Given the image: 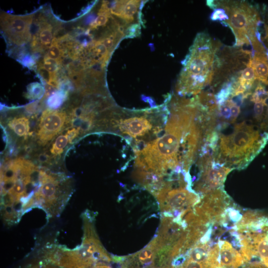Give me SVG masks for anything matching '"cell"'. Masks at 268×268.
I'll use <instances>...</instances> for the list:
<instances>
[{
	"label": "cell",
	"mask_w": 268,
	"mask_h": 268,
	"mask_svg": "<svg viewBox=\"0 0 268 268\" xmlns=\"http://www.w3.org/2000/svg\"><path fill=\"white\" fill-rule=\"evenodd\" d=\"M169 101V115L161 136L134 149L136 169L164 177L189 172L202 139L197 124L198 105L184 98Z\"/></svg>",
	"instance_id": "6da1fadb"
},
{
	"label": "cell",
	"mask_w": 268,
	"mask_h": 268,
	"mask_svg": "<svg viewBox=\"0 0 268 268\" xmlns=\"http://www.w3.org/2000/svg\"><path fill=\"white\" fill-rule=\"evenodd\" d=\"M169 115L167 102L143 110H129L115 105L104 115L99 132L129 138L135 148L158 137L164 130Z\"/></svg>",
	"instance_id": "7a4b0ae2"
},
{
	"label": "cell",
	"mask_w": 268,
	"mask_h": 268,
	"mask_svg": "<svg viewBox=\"0 0 268 268\" xmlns=\"http://www.w3.org/2000/svg\"><path fill=\"white\" fill-rule=\"evenodd\" d=\"M217 47L205 33H198L182 62L176 91L180 96L197 95L212 81Z\"/></svg>",
	"instance_id": "3957f363"
},
{
	"label": "cell",
	"mask_w": 268,
	"mask_h": 268,
	"mask_svg": "<svg viewBox=\"0 0 268 268\" xmlns=\"http://www.w3.org/2000/svg\"><path fill=\"white\" fill-rule=\"evenodd\" d=\"M267 139L253 125L241 122L230 134L219 135L214 158L227 167L244 169L264 147Z\"/></svg>",
	"instance_id": "277c9868"
},
{
	"label": "cell",
	"mask_w": 268,
	"mask_h": 268,
	"mask_svg": "<svg viewBox=\"0 0 268 268\" xmlns=\"http://www.w3.org/2000/svg\"><path fill=\"white\" fill-rule=\"evenodd\" d=\"M206 4L213 9L218 7L225 11L228 19L221 23L228 26L234 34V46H252L259 42V18L253 6L245 0H207Z\"/></svg>",
	"instance_id": "5b68a950"
},
{
	"label": "cell",
	"mask_w": 268,
	"mask_h": 268,
	"mask_svg": "<svg viewBox=\"0 0 268 268\" xmlns=\"http://www.w3.org/2000/svg\"><path fill=\"white\" fill-rule=\"evenodd\" d=\"M111 258L102 246L92 224L84 221V236L81 245L72 251L58 250L55 264L65 268H88Z\"/></svg>",
	"instance_id": "8992f818"
},
{
	"label": "cell",
	"mask_w": 268,
	"mask_h": 268,
	"mask_svg": "<svg viewBox=\"0 0 268 268\" xmlns=\"http://www.w3.org/2000/svg\"><path fill=\"white\" fill-rule=\"evenodd\" d=\"M70 193V180L61 173L40 169V185L32 200L33 205L40 206L52 215L59 214Z\"/></svg>",
	"instance_id": "52a82bcc"
},
{
	"label": "cell",
	"mask_w": 268,
	"mask_h": 268,
	"mask_svg": "<svg viewBox=\"0 0 268 268\" xmlns=\"http://www.w3.org/2000/svg\"><path fill=\"white\" fill-rule=\"evenodd\" d=\"M50 7H41L34 15L31 27L29 53L38 61L51 46L62 21L53 14Z\"/></svg>",
	"instance_id": "ba28073f"
},
{
	"label": "cell",
	"mask_w": 268,
	"mask_h": 268,
	"mask_svg": "<svg viewBox=\"0 0 268 268\" xmlns=\"http://www.w3.org/2000/svg\"><path fill=\"white\" fill-rule=\"evenodd\" d=\"M34 13L16 15L0 13V31L7 44V50L13 58L22 52L31 40V27Z\"/></svg>",
	"instance_id": "9c48e42d"
},
{
	"label": "cell",
	"mask_w": 268,
	"mask_h": 268,
	"mask_svg": "<svg viewBox=\"0 0 268 268\" xmlns=\"http://www.w3.org/2000/svg\"><path fill=\"white\" fill-rule=\"evenodd\" d=\"M230 203V197L222 187L203 195L193 209L208 225H226L230 220L228 206Z\"/></svg>",
	"instance_id": "30bf717a"
},
{
	"label": "cell",
	"mask_w": 268,
	"mask_h": 268,
	"mask_svg": "<svg viewBox=\"0 0 268 268\" xmlns=\"http://www.w3.org/2000/svg\"><path fill=\"white\" fill-rule=\"evenodd\" d=\"M200 173L195 184V191L203 196L223 187L228 174L233 169L217 161L214 156H200Z\"/></svg>",
	"instance_id": "8fae6325"
},
{
	"label": "cell",
	"mask_w": 268,
	"mask_h": 268,
	"mask_svg": "<svg viewBox=\"0 0 268 268\" xmlns=\"http://www.w3.org/2000/svg\"><path fill=\"white\" fill-rule=\"evenodd\" d=\"M68 116L66 111L44 110L37 121L34 139L39 147L50 145L63 130L67 126Z\"/></svg>",
	"instance_id": "7c38bea8"
},
{
	"label": "cell",
	"mask_w": 268,
	"mask_h": 268,
	"mask_svg": "<svg viewBox=\"0 0 268 268\" xmlns=\"http://www.w3.org/2000/svg\"><path fill=\"white\" fill-rule=\"evenodd\" d=\"M108 2L111 14L128 30L130 36L138 34L142 1L130 0Z\"/></svg>",
	"instance_id": "4fadbf2b"
},
{
	"label": "cell",
	"mask_w": 268,
	"mask_h": 268,
	"mask_svg": "<svg viewBox=\"0 0 268 268\" xmlns=\"http://www.w3.org/2000/svg\"><path fill=\"white\" fill-rule=\"evenodd\" d=\"M132 176L134 181L145 187L154 197L163 188L166 182L164 177L142 169L135 168Z\"/></svg>",
	"instance_id": "5bb4252c"
},
{
	"label": "cell",
	"mask_w": 268,
	"mask_h": 268,
	"mask_svg": "<svg viewBox=\"0 0 268 268\" xmlns=\"http://www.w3.org/2000/svg\"><path fill=\"white\" fill-rule=\"evenodd\" d=\"M219 245L220 268H240L244 264L240 252L236 250L229 242L218 241Z\"/></svg>",
	"instance_id": "9a60e30c"
},
{
	"label": "cell",
	"mask_w": 268,
	"mask_h": 268,
	"mask_svg": "<svg viewBox=\"0 0 268 268\" xmlns=\"http://www.w3.org/2000/svg\"><path fill=\"white\" fill-rule=\"evenodd\" d=\"M6 124V128L22 141L27 140L33 134V132H30V118L24 114L17 112L11 115L7 119Z\"/></svg>",
	"instance_id": "2e32d148"
},
{
	"label": "cell",
	"mask_w": 268,
	"mask_h": 268,
	"mask_svg": "<svg viewBox=\"0 0 268 268\" xmlns=\"http://www.w3.org/2000/svg\"><path fill=\"white\" fill-rule=\"evenodd\" d=\"M252 64L256 78L268 84V59L263 51L252 52Z\"/></svg>",
	"instance_id": "e0dca14e"
},
{
	"label": "cell",
	"mask_w": 268,
	"mask_h": 268,
	"mask_svg": "<svg viewBox=\"0 0 268 268\" xmlns=\"http://www.w3.org/2000/svg\"><path fill=\"white\" fill-rule=\"evenodd\" d=\"M68 143L69 144V142L66 134H59L51 143L49 150L46 153L51 159L61 157L66 151Z\"/></svg>",
	"instance_id": "ac0fdd59"
},
{
	"label": "cell",
	"mask_w": 268,
	"mask_h": 268,
	"mask_svg": "<svg viewBox=\"0 0 268 268\" xmlns=\"http://www.w3.org/2000/svg\"><path fill=\"white\" fill-rule=\"evenodd\" d=\"M69 95L66 92L57 90L52 93L46 100L48 109L58 110L67 101Z\"/></svg>",
	"instance_id": "d6986e66"
},
{
	"label": "cell",
	"mask_w": 268,
	"mask_h": 268,
	"mask_svg": "<svg viewBox=\"0 0 268 268\" xmlns=\"http://www.w3.org/2000/svg\"><path fill=\"white\" fill-rule=\"evenodd\" d=\"M45 94V88L38 82L30 83L27 86L25 97L31 100H39L42 99Z\"/></svg>",
	"instance_id": "ffe728a7"
},
{
	"label": "cell",
	"mask_w": 268,
	"mask_h": 268,
	"mask_svg": "<svg viewBox=\"0 0 268 268\" xmlns=\"http://www.w3.org/2000/svg\"><path fill=\"white\" fill-rule=\"evenodd\" d=\"M44 85L48 84L51 80V74L50 72L46 69L42 64L38 62L37 68L35 71Z\"/></svg>",
	"instance_id": "44dd1931"
},
{
	"label": "cell",
	"mask_w": 268,
	"mask_h": 268,
	"mask_svg": "<svg viewBox=\"0 0 268 268\" xmlns=\"http://www.w3.org/2000/svg\"><path fill=\"white\" fill-rule=\"evenodd\" d=\"M167 268H173L167 267ZM174 268H214L212 266L203 263L194 261L186 258L185 261L180 266Z\"/></svg>",
	"instance_id": "7402d4cb"
},
{
	"label": "cell",
	"mask_w": 268,
	"mask_h": 268,
	"mask_svg": "<svg viewBox=\"0 0 268 268\" xmlns=\"http://www.w3.org/2000/svg\"><path fill=\"white\" fill-rule=\"evenodd\" d=\"M225 102L229 106L231 112V123H234L236 120L240 112V108L233 100L229 99Z\"/></svg>",
	"instance_id": "603a6c76"
},
{
	"label": "cell",
	"mask_w": 268,
	"mask_h": 268,
	"mask_svg": "<svg viewBox=\"0 0 268 268\" xmlns=\"http://www.w3.org/2000/svg\"><path fill=\"white\" fill-rule=\"evenodd\" d=\"M218 111L220 116L225 120H231V112L229 106L225 102L222 105L218 107Z\"/></svg>",
	"instance_id": "cb8c5ba5"
},
{
	"label": "cell",
	"mask_w": 268,
	"mask_h": 268,
	"mask_svg": "<svg viewBox=\"0 0 268 268\" xmlns=\"http://www.w3.org/2000/svg\"><path fill=\"white\" fill-rule=\"evenodd\" d=\"M267 104L264 102H257L255 103L254 111L255 117L257 120H261L264 111V107Z\"/></svg>",
	"instance_id": "d4e9b609"
},
{
	"label": "cell",
	"mask_w": 268,
	"mask_h": 268,
	"mask_svg": "<svg viewBox=\"0 0 268 268\" xmlns=\"http://www.w3.org/2000/svg\"><path fill=\"white\" fill-rule=\"evenodd\" d=\"M66 134L68 138L70 144L73 143L78 138L80 137L79 131L75 128L67 129Z\"/></svg>",
	"instance_id": "484cf974"
},
{
	"label": "cell",
	"mask_w": 268,
	"mask_h": 268,
	"mask_svg": "<svg viewBox=\"0 0 268 268\" xmlns=\"http://www.w3.org/2000/svg\"><path fill=\"white\" fill-rule=\"evenodd\" d=\"M88 268H111L109 266H106L104 264H98L92 266Z\"/></svg>",
	"instance_id": "4316f807"
},
{
	"label": "cell",
	"mask_w": 268,
	"mask_h": 268,
	"mask_svg": "<svg viewBox=\"0 0 268 268\" xmlns=\"http://www.w3.org/2000/svg\"><path fill=\"white\" fill-rule=\"evenodd\" d=\"M266 39L267 40L268 42V26L266 27Z\"/></svg>",
	"instance_id": "83f0119b"
},
{
	"label": "cell",
	"mask_w": 268,
	"mask_h": 268,
	"mask_svg": "<svg viewBox=\"0 0 268 268\" xmlns=\"http://www.w3.org/2000/svg\"><path fill=\"white\" fill-rule=\"evenodd\" d=\"M257 268H267V267H266V266H261Z\"/></svg>",
	"instance_id": "f1b7e54d"
}]
</instances>
